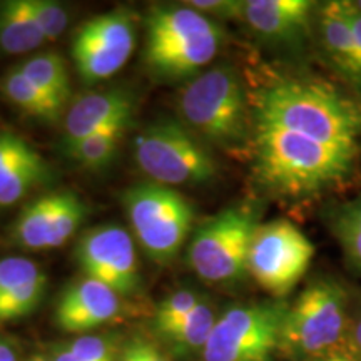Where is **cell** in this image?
<instances>
[{"label": "cell", "mask_w": 361, "mask_h": 361, "mask_svg": "<svg viewBox=\"0 0 361 361\" xmlns=\"http://www.w3.org/2000/svg\"><path fill=\"white\" fill-rule=\"evenodd\" d=\"M360 152H361V147H360Z\"/></svg>", "instance_id": "cell-39"}, {"label": "cell", "mask_w": 361, "mask_h": 361, "mask_svg": "<svg viewBox=\"0 0 361 361\" xmlns=\"http://www.w3.org/2000/svg\"><path fill=\"white\" fill-rule=\"evenodd\" d=\"M130 228L154 263H171L194 224V209L183 194L157 183L139 184L123 196Z\"/></svg>", "instance_id": "cell-6"}, {"label": "cell", "mask_w": 361, "mask_h": 361, "mask_svg": "<svg viewBox=\"0 0 361 361\" xmlns=\"http://www.w3.org/2000/svg\"><path fill=\"white\" fill-rule=\"evenodd\" d=\"M216 319L218 316H216L213 306L201 300V303L186 318H183V322L166 329L161 336L169 341L176 353H192L196 350L202 353L211 333H213Z\"/></svg>", "instance_id": "cell-23"}, {"label": "cell", "mask_w": 361, "mask_h": 361, "mask_svg": "<svg viewBox=\"0 0 361 361\" xmlns=\"http://www.w3.org/2000/svg\"><path fill=\"white\" fill-rule=\"evenodd\" d=\"M0 92L12 106L34 119L54 123L61 116L62 107L52 102L45 94L22 72L19 67L7 71L0 79Z\"/></svg>", "instance_id": "cell-20"}, {"label": "cell", "mask_w": 361, "mask_h": 361, "mask_svg": "<svg viewBox=\"0 0 361 361\" xmlns=\"http://www.w3.org/2000/svg\"><path fill=\"white\" fill-rule=\"evenodd\" d=\"M255 121L333 147L360 149L361 101L316 79H283L255 97Z\"/></svg>", "instance_id": "cell-2"}, {"label": "cell", "mask_w": 361, "mask_h": 361, "mask_svg": "<svg viewBox=\"0 0 361 361\" xmlns=\"http://www.w3.org/2000/svg\"><path fill=\"white\" fill-rule=\"evenodd\" d=\"M30 361H49L47 358H44V356H40V355H37V356H34V358L32 360H30Z\"/></svg>", "instance_id": "cell-38"}, {"label": "cell", "mask_w": 361, "mask_h": 361, "mask_svg": "<svg viewBox=\"0 0 361 361\" xmlns=\"http://www.w3.org/2000/svg\"><path fill=\"white\" fill-rule=\"evenodd\" d=\"M85 276L101 281L119 296L137 291L139 268L134 239L123 226L104 224L89 229L75 247Z\"/></svg>", "instance_id": "cell-11"}, {"label": "cell", "mask_w": 361, "mask_h": 361, "mask_svg": "<svg viewBox=\"0 0 361 361\" xmlns=\"http://www.w3.org/2000/svg\"><path fill=\"white\" fill-rule=\"evenodd\" d=\"M288 303L281 300L239 305L218 316L202 350L204 361H273Z\"/></svg>", "instance_id": "cell-8"}, {"label": "cell", "mask_w": 361, "mask_h": 361, "mask_svg": "<svg viewBox=\"0 0 361 361\" xmlns=\"http://www.w3.org/2000/svg\"><path fill=\"white\" fill-rule=\"evenodd\" d=\"M126 129H128V126L101 130V133L90 134L87 137L78 139V141L66 142V154L84 168L101 169L116 157L124 139Z\"/></svg>", "instance_id": "cell-24"}, {"label": "cell", "mask_w": 361, "mask_h": 361, "mask_svg": "<svg viewBox=\"0 0 361 361\" xmlns=\"http://www.w3.org/2000/svg\"><path fill=\"white\" fill-rule=\"evenodd\" d=\"M67 348L78 361H117L111 341L102 336L84 335L72 340Z\"/></svg>", "instance_id": "cell-29"}, {"label": "cell", "mask_w": 361, "mask_h": 361, "mask_svg": "<svg viewBox=\"0 0 361 361\" xmlns=\"http://www.w3.org/2000/svg\"><path fill=\"white\" fill-rule=\"evenodd\" d=\"M135 47V17L119 8L92 17L72 40V59L85 82H101L123 69Z\"/></svg>", "instance_id": "cell-10"}, {"label": "cell", "mask_w": 361, "mask_h": 361, "mask_svg": "<svg viewBox=\"0 0 361 361\" xmlns=\"http://www.w3.org/2000/svg\"><path fill=\"white\" fill-rule=\"evenodd\" d=\"M346 293L335 279L318 278L288 305L279 353L305 361L335 350L348 340Z\"/></svg>", "instance_id": "cell-4"}, {"label": "cell", "mask_w": 361, "mask_h": 361, "mask_svg": "<svg viewBox=\"0 0 361 361\" xmlns=\"http://www.w3.org/2000/svg\"><path fill=\"white\" fill-rule=\"evenodd\" d=\"M121 296L92 278L72 283L59 298L56 323L66 333H85L116 319Z\"/></svg>", "instance_id": "cell-13"}, {"label": "cell", "mask_w": 361, "mask_h": 361, "mask_svg": "<svg viewBox=\"0 0 361 361\" xmlns=\"http://www.w3.org/2000/svg\"><path fill=\"white\" fill-rule=\"evenodd\" d=\"M186 124L206 141L223 149H243L252 129L245 85L231 66H216L186 85L179 96Z\"/></svg>", "instance_id": "cell-3"}, {"label": "cell", "mask_w": 361, "mask_h": 361, "mask_svg": "<svg viewBox=\"0 0 361 361\" xmlns=\"http://www.w3.org/2000/svg\"><path fill=\"white\" fill-rule=\"evenodd\" d=\"M25 6L45 40L61 37L69 24V13L62 4L54 2V0H25Z\"/></svg>", "instance_id": "cell-27"}, {"label": "cell", "mask_w": 361, "mask_h": 361, "mask_svg": "<svg viewBox=\"0 0 361 361\" xmlns=\"http://www.w3.org/2000/svg\"><path fill=\"white\" fill-rule=\"evenodd\" d=\"M62 196L64 191L49 192L25 204L13 223V241L30 251L49 250V238L61 207Z\"/></svg>", "instance_id": "cell-18"}, {"label": "cell", "mask_w": 361, "mask_h": 361, "mask_svg": "<svg viewBox=\"0 0 361 361\" xmlns=\"http://www.w3.org/2000/svg\"><path fill=\"white\" fill-rule=\"evenodd\" d=\"M119 361H168L152 343L135 338L124 346Z\"/></svg>", "instance_id": "cell-31"}, {"label": "cell", "mask_w": 361, "mask_h": 361, "mask_svg": "<svg viewBox=\"0 0 361 361\" xmlns=\"http://www.w3.org/2000/svg\"><path fill=\"white\" fill-rule=\"evenodd\" d=\"M251 149L258 183L288 200H305L343 183L360 154V149L333 147L258 121L252 124Z\"/></svg>", "instance_id": "cell-1"}, {"label": "cell", "mask_w": 361, "mask_h": 361, "mask_svg": "<svg viewBox=\"0 0 361 361\" xmlns=\"http://www.w3.org/2000/svg\"><path fill=\"white\" fill-rule=\"evenodd\" d=\"M314 27L324 56L336 74L361 90V47L351 29L343 0L318 6Z\"/></svg>", "instance_id": "cell-14"}, {"label": "cell", "mask_w": 361, "mask_h": 361, "mask_svg": "<svg viewBox=\"0 0 361 361\" xmlns=\"http://www.w3.org/2000/svg\"><path fill=\"white\" fill-rule=\"evenodd\" d=\"M45 42L25 0L0 2V52L8 56L32 52Z\"/></svg>", "instance_id": "cell-19"}, {"label": "cell", "mask_w": 361, "mask_h": 361, "mask_svg": "<svg viewBox=\"0 0 361 361\" xmlns=\"http://www.w3.org/2000/svg\"><path fill=\"white\" fill-rule=\"evenodd\" d=\"M223 42V29L180 42L144 49V62L157 79L179 80L197 74L213 62Z\"/></svg>", "instance_id": "cell-17"}, {"label": "cell", "mask_w": 361, "mask_h": 361, "mask_svg": "<svg viewBox=\"0 0 361 361\" xmlns=\"http://www.w3.org/2000/svg\"><path fill=\"white\" fill-rule=\"evenodd\" d=\"M40 274L42 271L39 266L27 258L12 256V258L0 259V298L24 286Z\"/></svg>", "instance_id": "cell-28"}, {"label": "cell", "mask_w": 361, "mask_h": 361, "mask_svg": "<svg viewBox=\"0 0 361 361\" xmlns=\"http://www.w3.org/2000/svg\"><path fill=\"white\" fill-rule=\"evenodd\" d=\"M0 361H17V355L12 345L4 338H0Z\"/></svg>", "instance_id": "cell-35"}, {"label": "cell", "mask_w": 361, "mask_h": 361, "mask_svg": "<svg viewBox=\"0 0 361 361\" xmlns=\"http://www.w3.org/2000/svg\"><path fill=\"white\" fill-rule=\"evenodd\" d=\"M314 245L288 219L261 223L252 236L247 274L276 300L288 296L308 273Z\"/></svg>", "instance_id": "cell-9"}, {"label": "cell", "mask_w": 361, "mask_h": 361, "mask_svg": "<svg viewBox=\"0 0 361 361\" xmlns=\"http://www.w3.org/2000/svg\"><path fill=\"white\" fill-rule=\"evenodd\" d=\"M348 341L353 346V350L360 355L361 358V314L358 316L355 323L350 324V333H348Z\"/></svg>", "instance_id": "cell-34"}, {"label": "cell", "mask_w": 361, "mask_h": 361, "mask_svg": "<svg viewBox=\"0 0 361 361\" xmlns=\"http://www.w3.org/2000/svg\"><path fill=\"white\" fill-rule=\"evenodd\" d=\"M346 2H348V6L353 8L355 12L361 13V0H346Z\"/></svg>", "instance_id": "cell-37"}, {"label": "cell", "mask_w": 361, "mask_h": 361, "mask_svg": "<svg viewBox=\"0 0 361 361\" xmlns=\"http://www.w3.org/2000/svg\"><path fill=\"white\" fill-rule=\"evenodd\" d=\"M258 206L236 204L196 229L189 243V266L202 281L236 283L247 274L250 246L259 226Z\"/></svg>", "instance_id": "cell-5"}, {"label": "cell", "mask_w": 361, "mask_h": 361, "mask_svg": "<svg viewBox=\"0 0 361 361\" xmlns=\"http://www.w3.org/2000/svg\"><path fill=\"white\" fill-rule=\"evenodd\" d=\"M186 6L213 20H243L245 2L241 0H192Z\"/></svg>", "instance_id": "cell-30"}, {"label": "cell", "mask_w": 361, "mask_h": 361, "mask_svg": "<svg viewBox=\"0 0 361 361\" xmlns=\"http://www.w3.org/2000/svg\"><path fill=\"white\" fill-rule=\"evenodd\" d=\"M316 11L311 0H246L243 20L266 42L296 45L310 37Z\"/></svg>", "instance_id": "cell-12"}, {"label": "cell", "mask_w": 361, "mask_h": 361, "mask_svg": "<svg viewBox=\"0 0 361 361\" xmlns=\"http://www.w3.org/2000/svg\"><path fill=\"white\" fill-rule=\"evenodd\" d=\"M52 361H78V358L71 353V350L67 348V346H59V348L54 351Z\"/></svg>", "instance_id": "cell-36"}, {"label": "cell", "mask_w": 361, "mask_h": 361, "mask_svg": "<svg viewBox=\"0 0 361 361\" xmlns=\"http://www.w3.org/2000/svg\"><path fill=\"white\" fill-rule=\"evenodd\" d=\"M49 179L51 168L29 142L0 133V206L16 204Z\"/></svg>", "instance_id": "cell-16"}, {"label": "cell", "mask_w": 361, "mask_h": 361, "mask_svg": "<svg viewBox=\"0 0 361 361\" xmlns=\"http://www.w3.org/2000/svg\"><path fill=\"white\" fill-rule=\"evenodd\" d=\"M45 286H47V276L42 273L32 281L0 298V323L25 318L37 310L44 298Z\"/></svg>", "instance_id": "cell-25"}, {"label": "cell", "mask_w": 361, "mask_h": 361, "mask_svg": "<svg viewBox=\"0 0 361 361\" xmlns=\"http://www.w3.org/2000/svg\"><path fill=\"white\" fill-rule=\"evenodd\" d=\"M305 361H361V358L360 355L353 350V346L350 345V341L346 340L343 345L336 346L335 350L326 351V353L314 356V358H310Z\"/></svg>", "instance_id": "cell-32"}, {"label": "cell", "mask_w": 361, "mask_h": 361, "mask_svg": "<svg viewBox=\"0 0 361 361\" xmlns=\"http://www.w3.org/2000/svg\"><path fill=\"white\" fill-rule=\"evenodd\" d=\"M42 92L56 102L59 107H64L71 97V80L67 74L64 59L56 52H44L30 57L29 61L17 66Z\"/></svg>", "instance_id": "cell-21"}, {"label": "cell", "mask_w": 361, "mask_h": 361, "mask_svg": "<svg viewBox=\"0 0 361 361\" xmlns=\"http://www.w3.org/2000/svg\"><path fill=\"white\" fill-rule=\"evenodd\" d=\"M201 303V296L192 290H179L161 301L154 316L156 331L162 335L166 329L183 322V318L191 313Z\"/></svg>", "instance_id": "cell-26"}, {"label": "cell", "mask_w": 361, "mask_h": 361, "mask_svg": "<svg viewBox=\"0 0 361 361\" xmlns=\"http://www.w3.org/2000/svg\"><path fill=\"white\" fill-rule=\"evenodd\" d=\"M137 166L162 186H200L218 174V162L191 130L178 123L152 124L134 139Z\"/></svg>", "instance_id": "cell-7"}, {"label": "cell", "mask_w": 361, "mask_h": 361, "mask_svg": "<svg viewBox=\"0 0 361 361\" xmlns=\"http://www.w3.org/2000/svg\"><path fill=\"white\" fill-rule=\"evenodd\" d=\"M326 223L348 264L361 274V194L331 206Z\"/></svg>", "instance_id": "cell-22"}, {"label": "cell", "mask_w": 361, "mask_h": 361, "mask_svg": "<svg viewBox=\"0 0 361 361\" xmlns=\"http://www.w3.org/2000/svg\"><path fill=\"white\" fill-rule=\"evenodd\" d=\"M134 99L128 90L109 89L87 92L72 102L66 116V142L130 123Z\"/></svg>", "instance_id": "cell-15"}, {"label": "cell", "mask_w": 361, "mask_h": 361, "mask_svg": "<svg viewBox=\"0 0 361 361\" xmlns=\"http://www.w3.org/2000/svg\"><path fill=\"white\" fill-rule=\"evenodd\" d=\"M343 6H345V11H346V16H348L351 29H353L355 37H356V40H358V44L361 47V13L355 12L353 8L348 6V2H346V0H343Z\"/></svg>", "instance_id": "cell-33"}]
</instances>
